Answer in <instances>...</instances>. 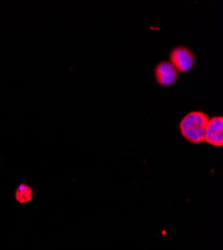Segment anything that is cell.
<instances>
[{"label": "cell", "instance_id": "277c9868", "mask_svg": "<svg viewBox=\"0 0 223 250\" xmlns=\"http://www.w3.org/2000/svg\"><path fill=\"white\" fill-rule=\"evenodd\" d=\"M155 78L160 85L170 86L177 80L178 73L170 62L162 61L155 68Z\"/></svg>", "mask_w": 223, "mask_h": 250}, {"label": "cell", "instance_id": "6da1fadb", "mask_svg": "<svg viewBox=\"0 0 223 250\" xmlns=\"http://www.w3.org/2000/svg\"><path fill=\"white\" fill-rule=\"evenodd\" d=\"M209 116L202 111H192L186 114L180 121L179 128L181 134L192 143L204 141L205 131Z\"/></svg>", "mask_w": 223, "mask_h": 250}, {"label": "cell", "instance_id": "7a4b0ae2", "mask_svg": "<svg viewBox=\"0 0 223 250\" xmlns=\"http://www.w3.org/2000/svg\"><path fill=\"white\" fill-rule=\"evenodd\" d=\"M170 63L177 72H188L194 66V55L187 47H176L170 53Z\"/></svg>", "mask_w": 223, "mask_h": 250}, {"label": "cell", "instance_id": "5b68a950", "mask_svg": "<svg viewBox=\"0 0 223 250\" xmlns=\"http://www.w3.org/2000/svg\"><path fill=\"white\" fill-rule=\"evenodd\" d=\"M15 198L20 203H26L32 198V190L27 184H20L15 191Z\"/></svg>", "mask_w": 223, "mask_h": 250}, {"label": "cell", "instance_id": "3957f363", "mask_svg": "<svg viewBox=\"0 0 223 250\" xmlns=\"http://www.w3.org/2000/svg\"><path fill=\"white\" fill-rule=\"evenodd\" d=\"M204 141L213 145V146L220 147L223 145V117L214 116L209 119Z\"/></svg>", "mask_w": 223, "mask_h": 250}]
</instances>
